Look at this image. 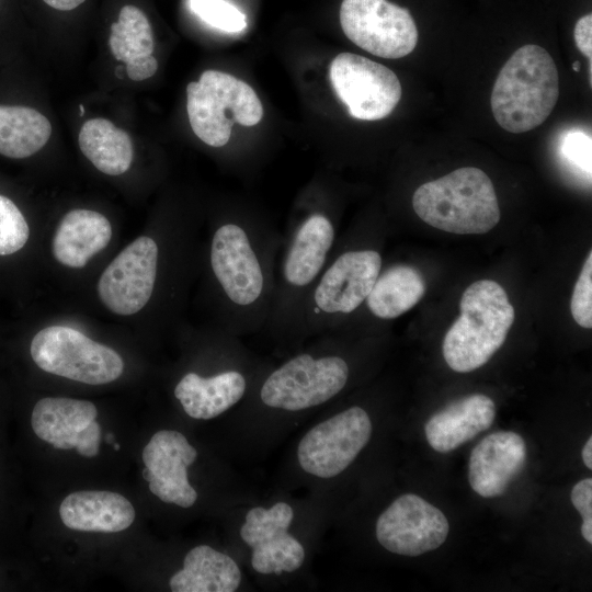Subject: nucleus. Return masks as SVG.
I'll use <instances>...</instances> for the list:
<instances>
[{
  "label": "nucleus",
  "instance_id": "1",
  "mask_svg": "<svg viewBox=\"0 0 592 592\" xmlns=\"http://www.w3.org/2000/svg\"><path fill=\"white\" fill-rule=\"evenodd\" d=\"M281 241L282 232L250 212L232 209L214 224L207 267L220 329L237 337L264 330Z\"/></svg>",
  "mask_w": 592,
  "mask_h": 592
},
{
  "label": "nucleus",
  "instance_id": "2",
  "mask_svg": "<svg viewBox=\"0 0 592 592\" xmlns=\"http://www.w3.org/2000/svg\"><path fill=\"white\" fill-rule=\"evenodd\" d=\"M293 216L276 261L275 294L265 331L277 342L298 343L305 303L337 242V221L325 205L304 204Z\"/></svg>",
  "mask_w": 592,
  "mask_h": 592
},
{
  "label": "nucleus",
  "instance_id": "3",
  "mask_svg": "<svg viewBox=\"0 0 592 592\" xmlns=\"http://www.w3.org/2000/svg\"><path fill=\"white\" fill-rule=\"evenodd\" d=\"M382 266L378 248L335 242L303 308L298 342L337 331L361 307Z\"/></svg>",
  "mask_w": 592,
  "mask_h": 592
},
{
  "label": "nucleus",
  "instance_id": "4",
  "mask_svg": "<svg viewBox=\"0 0 592 592\" xmlns=\"http://www.w3.org/2000/svg\"><path fill=\"white\" fill-rule=\"evenodd\" d=\"M558 98L559 73L553 57L538 45H525L500 70L490 103L497 123L520 134L542 125Z\"/></svg>",
  "mask_w": 592,
  "mask_h": 592
},
{
  "label": "nucleus",
  "instance_id": "5",
  "mask_svg": "<svg viewBox=\"0 0 592 592\" xmlns=\"http://www.w3.org/2000/svg\"><path fill=\"white\" fill-rule=\"evenodd\" d=\"M310 348L297 352L260 382L259 400L267 408L298 412L337 397L351 377L348 360L335 340L319 334Z\"/></svg>",
  "mask_w": 592,
  "mask_h": 592
},
{
  "label": "nucleus",
  "instance_id": "6",
  "mask_svg": "<svg viewBox=\"0 0 592 592\" xmlns=\"http://www.w3.org/2000/svg\"><path fill=\"white\" fill-rule=\"evenodd\" d=\"M412 207L428 225L457 235L486 234L500 220L493 184L474 167L422 184L413 193Z\"/></svg>",
  "mask_w": 592,
  "mask_h": 592
},
{
  "label": "nucleus",
  "instance_id": "7",
  "mask_svg": "<svg viewBox=\"0 0 592 592\" xmlns=\"http://www.w3.org/2000/svg\"><path fill=\"white\" fill-rule=\"evenodd\" d=\"M460 315L447 330L443 356L455 372L468 373L485 365L502 346L515 311L503 287L480 280L463 293Z\"/></svg>",
  "mask_w": 592,
  "mask_h": 592
},
{
  "label": "nucleus",
  "instance_id": "8",
  "mask_svg": "<svg viewBox=\"0 0 592 592\" xmlns=\"http://www.w3.org/2000/svg\"><path fill=\"white\" fill-rule=\"evenodd\" d=\"M186 99L190 125L210 147L225 146L235 123L250 127L263 117V106L254 90L219 70H206L197 82H190Z\"/></svg>",
  "mask_w": 592,
  "mask_h": 592
},
{
  "label": "nucleus",
  "instance_id": "9",
  "mask_svg": "<svg viewBox=\"0 0 592 592\" xmlns=\"http://www.w3.org/2000/svg\"><path fill=\"white\" fill-rule=\"evenodd\" d=\"M30 351L41 369L89 385L111 383L124 369L122 357L113 349L66 326L38 331Z\"/></svg>",
  "mask_w": 592,
  "mask_h": 592
},
{
  "label": "nucleus",
  "instance_id": "10",
  "mask_svg": "<svg viewBox=\"0 0 592 592\" xmlns=\"http://www.w3.org/2000/svg\"><path fill=\"white\" fill-rule=\"evenodd\" d=\"M371 418L360 406L346 408L308 430L298 443L299 467L329 479L342 474L369 442Z\"/></svg>",
  "mask_w": 592,
  "mask_h": 592
},
{
  "label": "nucleus",
  "instance_id": "11",
  "mask_svg": "<svg viewBox=\"0 0 592 592\" xmlns=\"http://www.w3.org/2000/svg\"><path fill=\"white\" fill-rule=\"evenodd\" d=\"M340 24L352 43L383 58L409 55L419 38L410 12L387 0H343Z\"/></svg>",
  "mask_w": 592,
  "mask_h": 592
},
{
  "label": "nucleus",
  "instance_id": "12",
  "mask_svg": "<svg viewBox=\"0 0 592 592\" xmlns=\"http://www.w3.org/2000/svg\"><path fill=\"white\" fill-rule=\"evenodd\" d=\"M329 77L338 98L356 119H382L401 99V83L395 72L356 54L335 56L330 64Z\"/></svg>",
  "mask_w": 592,
  "mask_h": 592
},
{
  "label": "nucleus",
  "instance_id": "13",
  "mask_svg": "<svg viewBox=\"0 0 592 592\" xmlns=\"http://www.w3.org/2000/svg\"><path fill=\"white\" fill-rule=\"evenodd\" d=\"M444 513L414 493L395 499L378 516L375 534L388 551L415 557L439 548L447 538Z\"/></svg>",
  "mask_w": 592,
  "mask_h": 592
},
{
  "label": "nucleus",
  "instance_id": "14",
  "mask_svg": "<svg viewBox=\"0 0 592 592\" xmlns=\"http://www.w3.org/2000/svg\"><path fill=\"white\" fill-rule=\"evenodd\" d=\"M160 249L157 241L140 236L122 250L101 275L98 292L114 314L129 316L150 300L157 282Z\"/></svg>",
  "mask_w": 592,
  "mask_h": 592
},
{
  "label": "nucleus",
  "instance_id": "15",
  "mask_svg": "<svg viewBox=\"0 0 592 592\" xmlns=\"http://www.w3.org/2000/svg\"><path fill=\"white\" fill-rule=\"evenodd\" d=\"M293 508L283 501L270 508L250 509L240 527V537L251 549V567L261 574H282L298 570L305 561V548L288 528Z\"/></svg>",
  "mask_w": 592,
  "mask_h": 592
},
{
  "label": "nucleus",
  "instance_id": "16",
  "mask_svg": "<svg viewBox=\"0 0 592 592\" xmlns=\"http://www.w3.org/2000/svg\"><path fill=\"white\" fill-rule=\"evenodd\" d=\"M197 458V451L175 430L156 432L143 451V477L149 490L162 502L191 508L197 492L187 478V468Z\"/></svg>",
  "mask_w": 592,
  "mask_h": 592
},
{
  "label": "nucleus",
  "instance_id": "17",
  "mask_svg": "<svg viewBox=\"0 0 592 592\" xmlns=\"http://www.w3.org/2000/svg\"><path fill=\"white\" fill-rule=\"evenodd\" d=\"M524 439L513 431L493 432L473 448L468 462L471 489L482 498L502 496L526 463Z\"/></svg>",
  "mask_w": 592,
  "mask_h": 592
},
{
  "label": "nucleus",
  "instance_id": "18",
  "mask_svg": "<svg viewBox=\"0 0 592 592\" xmlns=\"http://www.w3.org/2000/svg\"><path fill=\"white\" fill-rule=\"evenodd\" d=\"M241 358L209 376L185 373L173 394L184 412L197 420L214 419L238 403L247 394L248 376Z\"/></svg>",
  "mask_w": 592,
  "mask_h": 592
},
{
  "label": "nucleus",
  "instance_id": "19",
  "mask_svg": "<svg viewBox=\"0 0 592 592\" xmlns=\"http://www.w3.org/2000/svg\"><path fill=\"white\" fill-rule=\"evenodd\" d=\"M496 417L491 398L474 394L446 405L424 425L429 445L439 453H449L489 429Z\"/></svg>",
  "mask_w": 592,
  "mask_h": 592
},
{
  "label": "nucleus",
  "instance_id": "20",
  "mask_svg": "<svg viewBox=\"0 0 592 592\" xmlns=\"http://www.w3.org/2000/svg\"><path fill=\"white\" fill-rule=\"evenodd\" d=\"M62 523L81 532L117 533L135 520L133 504L112 491H77L68 494L59 506Z\"/></svg>",
  "mask_w": 592,
  "mask_h": 592
},
{
  "label": "nucleus",
  "instance_id": "21",
  "mask_svg": "<svg viewBox=\"0 0 592 592\" xmlns=\"http://www.w3.org/2000/svg\"><path fill=\"white\" fill-rule=\"evenodd\" d=\"M107 218L94 210L73 209L60 220L53 239L56 260L69 267H82L110 242Z\"/></svg>",
  "mask_w": 592,
  "mask_h": 592
},
{
  "label": "nucleus",
  "instance_id": "22",
  "mask_svg": "<svg viewBox=\"0 0 592 592\" xmlns=\"http://www.w3.org/2000/svg\"><path fill=\"white\" fill-rule=\"evenodd\" d=\"M98 415L95 406L87 400L47 397L33 408L31 424L34 433L55 448H76L81 432Z\"/></svg>",
  "mask_w": 592,
  "mask_h": 592
},
{
  "label": "nucleus",
  "instance_id": "23",
  "mask_svg": "<svg viewBox=\"0 0 592 592\" xmlns=\"http://www.w3.org/2000/svg\"><path fill=\"white\" fill-rule=\"evenodd\" d=\"M241 579V570L230 556L198 545L185 555L183 568L170 578L169 585L173 592H234Z\"/></svg>",
  "mask_w": 592,
  "mask_h": 592
},
{
  "label": "nucleus",
  "instance_id": "24",
  "mask_svg": "<svg viewBox=\"0 0 592 592\" xmlns=\"http://www.w3.org/2000/svg\"><path fill=\"white\" fill-rule=\"evenodd\" d=\"M424 291L423 277L414 266L394 263L380 270L361 306L376 319L391 320L414 307Z\"/></svg>",
  "mask_w": 592,
  "mask_h": 592
},
{
  "label": "nucleus",
  "instance_id": "25",
  "mask_svg": "<svg viewBox=\"0 0 592 592\" xmlns=\"http://www.w3.org/2000/svg\"><path fill=\"white\" fill-rule=\"evenodd\" d=\"M87 159L109 175L125 173L133 161L134 148L129 135L105 118L87 121L78 138Z\"/></svg>",
  "mask_w": 592,
  "mask_h": 592
},
{
  "label": "nucleus",
  "instance_id": "26",
  "mask_svg": "<svg viewBox=\"0 0 592 592\" xmlns=\"http://www.w3.org/2000/svg\"><path fill=\"white\" fill-rule=\"evenodd\" d=\"M52 125L35 109L21 105H0V155L27 158L48 141Z\"/></svg>",
  "mask_w": 592,
  "mask_h": 592
},
{
  "label": "nucleus",
  "instance_id": "27",
  "mask_svg": "<svg viewBox=\"0 0 592 592\" xmlns=\"http://www.w3.org/2000/svg\"><path fill=\"white\" fill-rule=\"evenodd\" d=\"M109 45L115 59L125 64L136 56L152 55V29L139 8L127 4L121 9L118 21L111 25Z\"/></svg>",
  "mask_w": 592,
  "mask_h": 592
},
{
  "label": "nucleus",
  "instance_id": "28",
  "mask_svg": "<svg viewBox=\"0 0 592 592\" xmlns=\"http://www.w3.org/2000/svg\"><path fill=\"white\" fill-rule=\"evenodd\" d=\"M189 7L203 22L223 32L238 33L247 26L246 14L226 0H189Z\"/></svg>",
  "mask_w": 592,
  "mask_h": 592
},
{
  "label": "nucleus",
  "instance_id": "29",
  "mask_svg": "<svg viewBox=\"0 0 592 592\" xmlns=\"http://www.w3.org/2000/svg\"><path fill=\"white\" fill-rule=\"evenodd\" d=\"M29 225L18 206L0 194V255L12 254L29 239Z\"/></svg>",
  "mask_w": 592,
  "mask_h": 592
},
{
  "label": "nucleus",
  "instance_id": "30",
  "mask_svg": "<svg viewBox=\"0 0 592 592\" xmlns=\"http://www.w3.org/2000/svg\"><path fill=\"white\" fill-rule=\"evenodd\" d=\"M570 310L576 322L587 329L592 327V253L590 252L573 288Z\"/></svg>",
  "mask_w": 592,
  "mask_h": 592
},
{
  "label": "nucleus",
  "instance_id": "31",
  "mask_svg": "<svg viewBox=\"0 0 592 592\" xmlns=\"http://www.w3.org/2000/svg\"><path fill=\"white\" fill-rule=\"evenodd\" d=\"M591 136L571 130L563 135L560 144L562 157L578 170L591 179Z\"/></svg>",
  "mask_w": 592,
  "mask_h": 592
},
{
  "label": "nucleus",
  "instance_id": "32",
  "mask_svg": "<svg viewBox=\"0 0 592 592\" xmlns=\"http://www.w3.org/2000/svg\"><path fill=\"white\" fill-rule=\"evenodd\" d=\"M570 500L582 516L581 534L589 544H592V479L590 477L573 486Z\"/></svg>",
  "mask_w": 592,
  "mask_h": 592
},
{
  "label": "nucleus",
  "instance_id": "33",
  "mask_svg": "<svg viewBox=\"0 0 592 592\" xmlns=\"http://www.w3.org/2000/svg\"><path fill=\"white\" fill-rule=\"evenodd\" d=\"M158 69V61L152 55L136 56L125 64L126 75L133 81H143L152 77Z\"/></svg>",
  "mask_w": 592,
  "mask_h": 592
},
{
  "label": "nucleus",
  "instance_id": "34",
  "mask_svg": "<svg viewBox=\"0 0 592 592\" xmlns=\"http://www.w3.org/2000/svg\"><path fill=\"white\" fill-rule=\"evenodd\" d=\"M101 442V426L96 421H92L84 428L80 435V441L76 446L78 454L84 457H94L99 454Z\"/></svg>",
  "mask_w": 592,
  "mask_h": 592
},
{
  "label": "nucleus",
  "instance_id": "35",
  "mask_svg": "<svg viewBox=\"0 0 592 592\" xmlns=\"http://www.w3.org/2000/svg\"><path fill=\"white\" fill-rule=\"evenodd\" d=\"M574 42L578 49L590 60H592V14L580 18L573 31Z\"/></svg>",
  "mask_w": 592,
  "mask_h": 592
},
{
  "label": "nucleus",
  "instance_id": "36",
  "mask_svg": "<svg viewBox=\"0 0 592 592\" xmlns=\"http://www.w3.org/2000/svg\"><path fill=\"white\" fill-rule=\"evenodd\" d=\"M49 7L59 11H70L79 7L84 0H43Z\"/></svg>",
  "mask_w": 592,
  "mask_h": 592
},
{
  "label": "nucleus",
  "instance_id": "37",
  "mask_svg": "<svg viewBox=\"0 0 592 592\" xmlns=\"http://www.w3.org/2000/svg\"><path fill=\"white\" fill-rule=\"evenodd\" d=\"M581 456L584 465L592 469V437L590 436L581 451Z\"/></svg>",
  "mask_w": 592,
  "mask_h": 592
},
{
  "label": "nucleus",
  "instance_id": "38",
  "mask_svg": "<svg viewBox=\"0 0 592 592\" xmlns=\"http://www.w3.org/2000/svg\"><path fill=\"white\" fill-rule=\"evenodd\" d=\"M580 66H581L580 61L577 60V61H574V62L572 64V69H573L574 71H579V70H580Z\"/></svg>",
  "mask_w": 592,
  "mask_h": 592
},
{
  "label": "nucleus",
  "instance_id": "39",
  "mask_svg": "<svg viewBox=\"0 0 592 592\" xmlns=\"http://www.w3.org/2000/svg\"><path fill=\"white\" fill-rule=\"evenodd\" d=\"M106 442L107 443H113L114 442V436L112 434H106Z\"/></svg>",
  "mask_w": 592,
  "mask_h": 592
},
{
  "label": "nucleus",
  "instance_id": "40",
  "mask_svg": "<svg viewBox=\"0 0 592 592\" xmlns=\"http://www.w3.org/2000/svg\"><path fill=\"white\" fill-rule=\"evenodd\" d=\"M79 107H80V115L82 116L84 114V107L82 104H80Z\"/></svg>",
  "mask_w": 592,
  "mask_h": 592
},
{
  "label": "nucleus",
  "instance_id": "41",
  "mask_svg": "<svg viewBox=\"0 0 592 592\" xmlns=\"http://www.w3.org/2000/svg\"><path fill=\"white\" fill-rule=\"evenodd\" d=\"M119 448V445L115 444V449H118Z\"/></svg>",
  "mask_w": 592,
  "mask_h": 592
}]
</instances>
